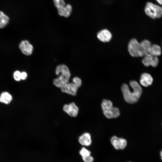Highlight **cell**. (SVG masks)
<instances>
[{
  "instance_id": "1",
  "label": "cell",
  "mask_w": 162,
  "mask_h": 162,
  "mask_svg": "<svg viewBox=\"0 0 162 162\" xmlns=\"http://www.w3.org/2000/svg\"><path fill=\"white\" fill-rule=\"evenodd\" d=\"M130 85L133 88L132 92L130 91L126 84L122 85L121 89L125 101L128 103L133 104L137 102L140 98L142 94V89L135 81H130Z\"/></svg>"
},
{
  "instance_id": "2",
  "label": "cell",
  "mask_w": 162,
  "mask_h": 162,
  "mask_svg": "<svg viewBox=\"0 0 162 162\" xmlns=\"http://www.w3.org/2000/svg\"><path fill=\"white\" fill-rule=\"evenodd\" d=\"M56 73L57 75H60L53 81V83L55 86L61 88L69 82L70 74L67 66L63 64L58 65L56 69Z\"/></svg>"
},
{
  "instance_id": "3",
  "label": "cell",
  "mask_w": 162,
  "mask_h": 162,
  "mask_svg": "<svg viewBox=\"0 0 162 162\" xmlns=\"http://www.w3.org/2000/svg\"><path fill=\"white\" fill-rule=\"evenodd\" d=\"M146 14L153 19L162 17V7L152 2L146 3L144 9Z\"/></svg>"
},
{
  "instance_id": "4",
  "label": "cell",
  "mask_w": 162,
  "mask_h": 162,
  "mask_svg": "<svg viewBox=\"0 0 162 162\" xmlns=\"http://www.w3.org/2000/svg\"><path fill=\"white\" fill-rule=\"evenodd\" d=\"M128 50L129 54L133 57H142L147 54L143 50L140 43L135 38L132 39L130 41Z\"/></svg>"
},
{
  "instance_id": "5",
  "label": "cell",
  "mask_w": 162,
  "mask_h": 162,
  "mask_svg": "<svg viewBox=\"0 0 162 162\" xmlns=\"http://www.w3.org/2000/svg\"><path fill=\"white\" fill-rule=\"evenodd\" d=\"M110 142L113 147L117 150L124 149L127 144V141L125 139L118 138L116 136L111 138Z\"/></svg>"
},
{
  "instance_id": "6",
  "label": "cell",
  "mask_w": 162,
  "mask_h": 162,
  "mask_svg": "<svg viewBox=\"0 0 162 162\" xmlns=\"http://www.w3.org/2000/svg\"><path fill=\"white\" fill-rule=\"evenodd\" d=\"M142 60V62L146 67L152 66L153 67H156L159 63V59L157 57L154 56L148 53L145 56Z\"/></svg>"
},
{
  "instance_id": "7",
  "label": "cell",
  "mask_w": 162,
  "mask_h": 162,
  "mask_svg": "<svg viewBox=\"0 0 162 162\" xmlns=\"http://www.w3.org/2000/svg\"><path fill=\"white\" fill-rule=\"evenodd\" d=\"M63 110L69 116L72 117H76L78 114V107L74 102L68 104H65L63 106Z\"/></svg>"
},
{
  "instance_id": "8",
  "label": "cell",
  "mask_w": 162,
  "mask_h": 162,
  "mask_svg": "<svg viewBox=\"0 0 162 162\" xmlns=\"http://www.w3.org/2000/svg\"><path fill=\"white\" fill-rule=\"evenodd\" d=\"M19 47L22 52L24 55L29 56L32 53L33 47L27 40H24L19 44Z\"/></svg>"
},
{
  "instance_id": "9",
  "label": "cell",
  "mask_w": 162,
  "mask_h": 162,
  "mask_svg": "<svg viewBox=\"0 0 162 162\" xmlns=\"http://www.w3.org/2000/svg\"><path fill=\"white\" fill-rule=\"evenodd\" d=\"M78 88L73 82H69L61 88L62 92L73 96L76 95Z\"/></svg>"
},
{
  "instance_id": "10",
  "label": "cell",
  "mask_w": 162,
  "mask_h": 162,
  "mask_svg": "<svg viewBox=\"0 0 162 162\" xmlns=\"http://www.w3.org/2000/svg\"><path fill=\"white\" fill-rule=\"evenodd\" d=\"M97 37L100 41L108 42L110 41L112 37L111 33L107 29H103L100 31L97 34Z\"/></svg>"
},
{
  "instance_id": "11",
  "label": "cell",
  "mask_w": 162,
  "mask_h": 162,
  "mask_svg": "<svg viewBox=\"0 0 162 162\" xmlns=\"http://www.w3.org/2000/svg\"><path fill=\"white\" fill-rule=\"evenodd\" d=\"M153 81V78L151 75L148 73H143L140 76V83L143 86L147 87L151 85Z\"/></svg>"
},
{
  "instance_id": "12",
  "label": "cell",
  "mask_w": 162,
  "mask_h": 162,
  "mask_svg": "<svg viewBox=\"0 0 162 162\" xmlns=\"http://www.w3.org/2000/svg\"><path fill=\"white\" fill-rule=\"evenodd\" d=\"M72 8L69 4L65 5L57 9L58 14L65 17H68L70 15L72 11Z\"/></svg>"
},
{
  "instance_id": "13",
  "label": "cell",
  "mask_w": 162,
  "mask_h": 162,
  "mask_svg": "<svg viewBox=\"0 0 162 162\" xmlns=\"http://www.w3.org/2000/svg\"><path fill=\"white\" fill-rule=\"evenodd\" d=\"M78 141L80 143L82 146H89L92 143L91 135L88 133H85L79 137Z\"/></svg>"
},
{
  "instance_id": "14",
  "label": "cell",
  "mask_w": 162,
  "mask_h": 162,
  "mask_svg": "<svg viewBox=\"0 0 162 162\" xmlns=\"http://www.w3.org/2000/svg\"><path fill=\"white\" fill-rule=\"evenodd\" d=\"M103 113L105 116L109 119L117 118L120 115L119 109L114 107L108 111L103 112Z\"/></svg>"
},
{
  "instance_id": "15",
  "label": "cell",
  "mask_w": 162,
  "mask_h": 162,
  "mask_svg": "<svg viewBox=\"0 0 162 162\" xmlns=\"http://www.w3.org/2000/svg\"><path fill=\"white\" fill-rule=\"evenodd\" d=\"M148 53L154 56L158 57L161 54V48L159 45L157 44L152 45L148 50Z\"/></svg>"
},
{
  "instance_id": "16",
  "label": "cell",
  "mask_w": 162,
  "mask_h": 162,
  "mask_svg": "<svg viewBox=\"0 0 162 162\" xmlns=\"http://www.w3.org/2000/svg\"><path fill=\"white\" fill-rule=\"evenodd\" d=\"M12 100V96L7 92H2L0 95V102L1 103L8 104H10Z\"/></svg>"
},
{
  "instance_id": "17",
  "label": "cell",
  "mask_w": 162,
  "mask_h": 162,
  "mask_svg": "<svg viewBox=\"0 0 162 162\" xmlns=\"http://www.w3.org/2000/svg\"><path fill=\"white\" fill-rule=\"evenodd\" d=\"M9 17L3 12L0 11V28H4L8 24Z\"/></svg>"
},
{
  "instance_id": "18",
  "label": "cell",
  "mask_w": 162,
  "mask_h": 162,
  "mask_svg": "<svg viewBox=\"0 0 162 162\" xmlns=\"http://www.w3.org/2000/svg\"><path fill=\"white\" fill-rule=\"evenodd\" d=\"M101 107L103 112H104L110 110L113 106L112 103L111 101L104 99L102 102Z\"/></svg>"
},
{
  "instance_id": "19",
  "label": "cell",
  "mask_w": 162,
  "mask_h": 162,
  "mask_svg": "<svg viewBox=\"0 0 162 162\" xmlns=\"http://www.w3.org/2000/svg\"><path fill=\"white\" fill-rule=\"evenodd\" d=\"M140 45L145 52L147 54L148 51L152 45L151 42L147 40H144L140 43Z\"/></svg>"
},
{
  "instance_id": "20",
  "label": "cell",
  "mask_w": 162,
  "mask_h": 162,
  "mask_svg": "<svg viewBox=\"0 0 162 162\" xmlns=\"http://www.w3.org/2000/svg\"><path fill=\"white\" fill-rule=\"evenodd\" d=\"M90 151L84 147H82L79 151V154L82 158H84L91 155Z\"/></svg>"
},
{
  "instance_id": "21",
  "label": "cell",
  "mask_w": 162,
  "mask_h": 162,
  "mask_svg": "<svg viewBox=\"0 0 162 162\" xmlns=\"http://www.w3.org/2000/svg\"><path fill=\"white\" fill-rule=\"evenodd\" d=\"M54 4L58 9L66 5L64 0H53Z\"/></svg>"
},
{
  "instance_id": "22",
  "label": "cell",
  "mask_w": 162,
  "mask_h": 162,
  "mask_svg": "<svg viewBox=\"0 0 162 162\" xmlns=\"http://www.w3.org/2000/svg\"><path fill=\"white\" fill-rule=\"evenodd\" d=\"M73 83L78 88L82 85V82L81 80L77 77H74L72 80Z\"/></svg>"
},
{
  "instance_id": "23",
  "label": "cell",
  "mask_w": 162,
  "mask_h": 162,
  "mask_svg": "<svg viewBox=\"0 0 162 162\" xmlns=\"http://www.w3.org/2000/svg\"><path fill=\"white\" fill-rule=\"evenodd\" d=\"M21 72L18 70H16L14 72L13 77L15 80L17 81H19L21 80Z\"/></svg>"
},
{
  "instance_id": "24",
  "label": "cell",
  "mask_w": 162,
  "mask_h": 162,
  "mask_svg": "<svg viewBox=\"0 0 162 162\" xmlns=\"http://www.w3.org/2000/svg\"><path fill=\"white\" fill-rule=\"evenodd\" d=\"M82 159L84 162H93L94 160L93 157L91 155L84 158H82Z\"/></svg>"
},
{
  "instance_id": "25",
  "label": "cell",
  "mask_w": 162,
  "mask_h": 162,
  "mask_svg": "<svg viewBox=\"0 0 162 162\" xmlns=\"http://www.w3.org/2000/svg\"><path fill=\"white\" fill-rule=\"evenodd\" d=\"M27 76V73L25 72H22L21 74V79L23 80H26Z\"/></svg>"
},
{
  "instance_id": "26",
  "label": "cell",
  "mask_w": 162,
  "mask_h": 162,
  "mask_svg": "<svg viewBox=\"0 0 162 162\" xmlns=\"http://www.w3.org/2000/svg\"><path fill=\"white\" fill-rule=\"evenodd\" d=\"M160 4L162 5V0H156Z\"/></svg>"
},
{
  "instance_id": "27",
  "label": "cell",
  "mask_w": 162,
  "mask_h": 162,
  "mask_svg": "<svg viewBox=\"0 0 162 162\" xmlns=\"http://www.w3.org/2000/svg\"><path fill=\"white\" fill-rule=\"evenodd\" d=\"M160 155L161 157V159L162 160V150L160 152Z\"/></svg>"
},
{
  "instance_id": "28",
  "label": "cell",
  "mask_w": 162,
  "mask_h": 162,
  "mask_svg": "<svg viewBox=\"0 0 162 162\" xmlns=\"http://www.w3.org/2000/svg\"><path fill=\"white\" fill-rule=\"evenodd\" d=\"M130 162V161H128V162Z\"/></svg>"
}]
</instances>
